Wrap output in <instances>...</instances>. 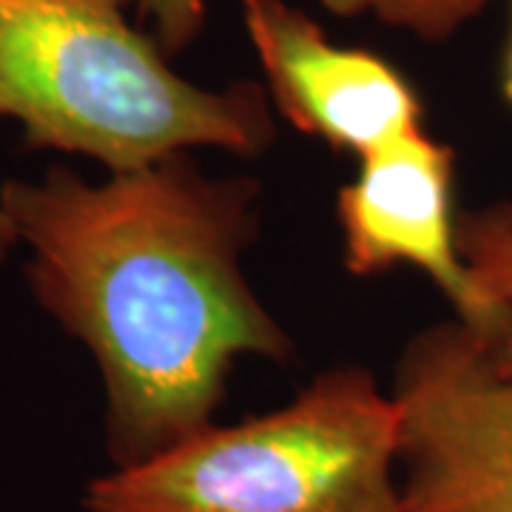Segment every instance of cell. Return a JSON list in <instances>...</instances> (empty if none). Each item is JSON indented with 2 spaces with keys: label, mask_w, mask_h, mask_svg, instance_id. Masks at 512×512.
Here are the masks:
<instances>
[{
  "label": "cell",
  "mask_w": 512,
  "mask_h": 512,
  "mask_svg": "<svg viewBox=\"0 0 512 512\" xmlns=\"http://www.w3.org/2000/svg\"><path fill=\"white\" fill-rule=\"evenodd\" d=\"M137 12L151 26L160 49L174 57L200 37L208 6L205 0H137Z\"/></svg>",
  "instance_id": "9c48e42d"
},
{
  "label": "cell",
  "mask_w": 512,
  "mask_h": 512,
  "mask_svg": "<svg viewBox=\"0 0 512 512\" xmlns=\"http://www.w3.org/2000/svg\"><path fill=\"white\" fill-rule=\"evenodd\" d=\"M128 0H0V117L29 148L92 157L111 174L188 148L256 157L274 143L268 92L205 89L126 18Z\"/></svg>",
  "instance_id": "7a4b0ae2"
},
{
  "label": "cell",
  "mask_w": 512,
  "mask_h": 512,
  "mask_svg": "<svg viewBox=\"0 0 512 512\" xmlns=\"http://www.w3.org/2000/svg\"><path fill=\"white\" fill-rule=\"evenodd\" d=\"M458 254L478 293L495 311V328L481 336L490 365L512 379V208L495 202L458 220ZM476 333V330H473Z\"/></svg>",
  "instance_id": "52a82bcc"
},
{
  "label": "cell",
  "mask_w": 512,
  "mask_h": 512,
  "mask_svg": "<svg viewBox=\"0 0 512 512\" xmlns=\"http://www.w3.org/2000/svg\"><path fill=\"white\" fill-rule=\"evenodd\" d=\"M399 478L407 512H512V379L461 322L404 350Z\"/></svg>",
  "instance_id": "277c9868"
},
{
  "label": "cell",
  "mask_w": 512,
  "mask_h": 512,
  "mask_svg": "<svg viewBox=\"0 0 512 512\" xmlns=\"http://www.w3.org/2000/svg\"><path fill=\"white\" fill-rule=\"evenodd\" d=\"M402 410L362 367H336L288 407L205 427L86 487L89 512H407Z\"/></svg>",
  "instance_id": "3957f363"
},
{
  "label": "cell",
  "mask_w": 512,
  "mask_h": 512,
  "mask_svg": "<svg viewBox=\"0 0 512 512\" xmlns=\"http://www.w3.org/2000/svg\"><path fill=\"white\" fill-rule=\"evenodd\" d=\"M15 245H18V237H15L12 225H9L6 214H3V208H0V259L6 256L9 248H15Z\"/></svg>",
  "instance_id": "30bf717a"
},
{
  "label": "cell",
  "mask_w": 512,
  "mask_h": 512,
  "mask_svg": "<svg viewBox=\"0 0 512 512\" xmlns=\"http://www.w3.org/2000/svg\"><path fill=\"white\" fill-rule=\"evenodd\" d=\"M339 18L370 15L384 26L410 32L427 43H441L478 18L493 0H316Z\"/></svg>",
  "instance_id": "ba28073f"
},
{
  "label": "cell",
  "mask_w": 512,
  "mask_h": 512,
  "mask_svg": "<svg viewBox=\"0 0 512 512\" xmlns=\"http://www.w3.org/2000/svg\"><path fill=\"white\" fill-rule=\"evenodd\" d=\"M239 6L268 80V100L302 134L362 160L424 131L419 94L384 57L336 46L288 0H239Z\"/></svg>",
  "instance_id": "5b68a950"
},
{
  "label": "cell",
  "mask_w": 512,
  "mask_h": 512,
  "mask_svg": "<svg viewBox=\"0 0 512 512\" xmlns=\"http://www.w3.org/2000/svg\"><path fill=\"white\" fill-rule=\"evenodd\" d=\"M510 208H512V202H510Z\"/></svg>",
  "instance_id": "7c38bea8"
},
{
  "label": "cell",
  "mask_w": 512,
  "mask_h": 512,
  "mask_svg": "<svg viewBox=\"0 0 512 512\" xmlns=\"http://www.w3.org/2000/svg\"><path fill=\"white\" fill-rule=\"evenodd\" d=\"M501 89H504V97L512 106V40L510 49H507V60H504V77H501Z\"/></svg>",
  "instance_id": "8fae6325"
},
{
  "label": "cell",
  "mask_w": 512,
  "mask_h": 512,
  "mask_svg": "<svg viewBox=\"0 0 512 512\" xmlns=\"http://www.w3.org/2000/svg\"><path fill=\"white\" fill-rule=\"evenodd\" d=\"M0 208L29 248L40 308L97 362L114 467L211 427L239 356L291 359L239 265L256 228L251 180L205 177L185 154L106 183L55 165L3 183Z\"/></svg>",
  "instance_id": "6da1fadb"
},
{
  "label": "cell",
  "mask_w": 512,
  "mask_h": 512,
  "mask_svg": "<svg viewBox=\"0 0 512 512\" xmlns=\"http://www.w3.org/2000/svg\"><path fill=\"white\" fill-rule=\"evenodd\" d=\"M456 154L427 131L370 151L356 180L339 191L345 262L370 276L410 265L436 282L464 328L487 336L495 311L458 254L453 217Z\"/></svg>",
  "instance_id": "8992f818"
}]
</instances>
